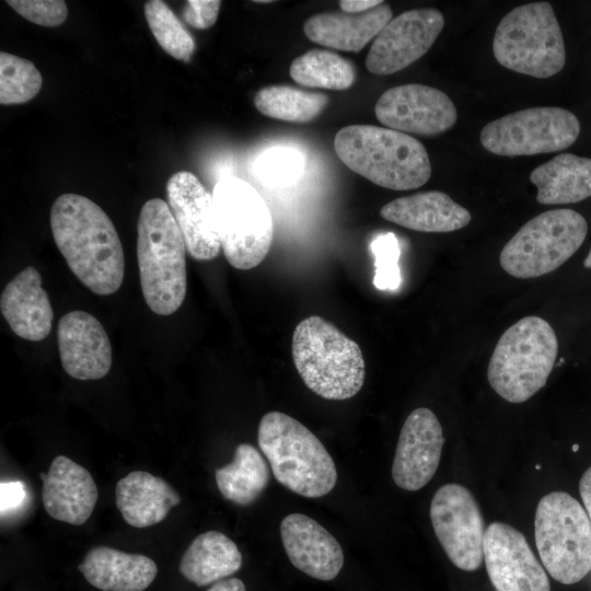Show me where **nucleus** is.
Returning a JSON list of instances; mask_svg holds the SVG:
<instances>
[{
  "mask_svg": "<svg viewBox=\"0 0 591 591\" xmlns=\"http://www.w3.org/2000/svg\"><path fill=\"white\" fill-rule=\"evenodd\" d=\"M55 243L74 276L92 292H116L125 276L124 248L106 212L88 197L62 194L50 209Z\"/></svg>",
  "mask_w": 591,
  "mask_h": 591,
  "instance_id": "nucleus-1",
  "label": "nucleus"
},
{
  "mask_svg": "<svg viewBox=\"0 0 591 591\" xmlns=\"http://www.w3.org/2000/svg\"><path fill=\"white\" fill-rule=\"evenodd\" d=\"M186 243L169 205L147 200L137 223V260L143 299L159 315L182 305L187 289Z\"/></svg>",
  "mask_w": 591,
  "mask_h": 591,
  "instance_id": "nucleus-2",
  "label": "nucleus"
},
{
  "mask_svg": "<svg viewBox=\"0 0 591 591\" xmlns=\"http://www.w3.org/2000/svg\"><path fill=\"white\" fill-rule=\"evenodd\" d=\"M334 149L341 162L378 186L415 189L431 175L424 144L407 134L373 126L350 125L338 130Z\"/></svg>",
  "mask_w": 591,
  "mask_h": 591,
  "instance_id": "nucleus-3",
  "label": "nucleus"
},
{
  "mask_svg": "<svg viewBox=\"0 0 591 591\" xmlns=\"http://www.w3.org/2000/svg\"><path fill=\"white\" fill-rule=\"evenodd\" d=\"M292 359L304 384L332 401L355 396L362 387L366 363L359 345L318 315L302 320L292 336Z\"/></svg>",
  "mask_w": 591,
  "mask_h": 591,
  "instance_id": "nucleus-4",
  "label": "nucleus"
},
{
  "mask_svg": "<svg viewBox=\"0 0 591 591\" xmlns=\"http://www.w3.org/2000/svg\"><path fill=\"white\" fill-rule=\"evenodd\" d=\"M257 442L277 482L291 491L318 498L337 482L336 465L320 441L304 425L281 412L265 414Z\"/></svg>",
  "mask_w": 591,
  "mask_h": 591,
  "instance_id": "nucleus-5",
  "label": "nucleus"
},
{
  "mask_svg": "<svg viewBox=\"0 0 591 591\" xmlns=\"http://www.w3.org/2000/svg\"><path fill=\"white\" fill-rule=\"evenodd\" d=\"M557 354L558 340L551 324L525 316L498 339L488 363V382L507 402L523 403L545 386Z\"/></svg>",
  "mask_w": 591,
  "mask_h": 591,
  "instance_id": "nucleus-6",
  "label": "nucleus"
},
{
  "mask_svg": "<svg viewBox=\"0 0 591 591\" xmlns=\"http://www.w3.org/2000/svg\"><path fill=\"white\" fill-rule=\"evenodd\" d=\"M496 60L534 78H549L566 62L564 37L549 2L519 5L499 22L493 40Z\"/></svg>",
  "mask_w": 591,
  "mask_h": 591,
  "instance_id": "nucleus-7",
  "label": "nucleus"
},
{
  "mask_svg": "<svg viewBox=\"0 0 591 591\" xmlns=\"http://www.w3.org/2000/svg\"><path fill=\"white\" fill-rule=\"evenodd\" d=\"M212 200L227 260L236 269L255 268L273 243L274 225L267 202L254 186L235 176L216 183Z\"/></svg>",
  "mask_w": 591,
  "mask_h": 591,
  "instance_id": "nucleus-8",
  "label": "nucleus"
},
{
  "mask_svg": "<svg viewBox=\"0 0 591 591\" xmlns=\"http://www.w3.org/2000/svg\"><path fill=\"white\" fill-rule=\"evenodd\" d=\"M535 544L553 579L572 584L591 570V524L584 508L565 491H552L537 503Z\"/></svg>",
  "mask_w": 591,
  "mask_h": 591,
  "instance_id": "nucleus-9",
  "label": "nucleus"
},
{
  "mask_svg": "<svg viewBox=\"0 0 591 591\" xmlns=\"http://www.w3.org/2000/svg\"><path fill=\"white\" fill-rule=\"evenodd\" d=\"M586 219L572 209H553L524 223L499 255L501 268L515 278H536L559 268L582 245Z\"/></svg>",
  "mask_w": 591,
  "mask_h": 591,
  "instance_id": "nucleus-10",
  "label": "nucleus"
},
{
  "mask_svg": "<svg viewBox=\"0 0 591 591\" xmlns=\"http://www.w3.org/2000/svg\"><path fill=\"white\" fill-rule=\"evenodd\" d=\"M580 123L570 111L532 107L497 118L480 131V143L501 157L534 155L567 149L578 138Z\"/></svg>",
  "mask_w": 591,
  "mask_h": 591,
  "instance_id": "nucleus-11",
  "label": "nucleus"
},
{
  "mask_svg": "<svg viewBox=\"0 0 591 591\" xmlns=\"http://www.w3.org/2000/svg\"><path fill=\"white\" fill-rule=\"evenodd\" d=\"M430 520L451 563L465 571L477 570L484 560V520L472 493L460 484H445L433 495Z\"/></svg>",
  "mask_w": 591,
  "mask_h": 591,
  "instance_id": "nucleus-12",
  "label": "nucleus"
},
{
  "mask_svg": "<svg viewBox=\"0 0 591 591\" xmlns=\"http://www.w3.org/2000/svg\"><path fill=\"white\" fill-rule=\"evenodd\" d=\"M444 26L443 14L432 8L415 9L392 19L373 39L367 69L379 76L410 66L432 46Z\"/></svg>",
  "mask_w": 591,
  "mask_h": 591,
  "instance_id": "nucleus-13",
  "label": "nucleus"
},
{
  "mask_svg": "<svg viewBox=\"0 0 591 591\" xmlns=\"http://www.w3.org/2000/svg\"><path fill=\"white\" fill-rule=\"evenodd\" d=\"M374 113L390 129L422 136L444 132L457 119L454 103L444 92L419 83L386 90L378 100Z\"/></svg>",
  "mask_w": 591,
  "mask_h": 591,
  "instance_id": "nucleus-14",
  "label": "nucleus"
},
{
  "mask_svg": "<svg viewBox=\"0 0 591 591\" xmlns=\"http://www.w3.org/2000/svg\"><path fill=\"white\" fill-rule=\"evenodd\" d=\"M484 560L496 591H551L549 580L524 535L491 522L484 535Z\"/></svg>",
  "mask_w": 591,
  "mask_h": 591,
  "instance_id": "nucleus-15",
  "label": "nucleus"
},
{
  "mask_svg": "<svg viewBox=\"0 0 591 591\" xmlns=\"http://www.w3.org/2000/svg\"><path fill=\"white\" fill-rule=\"evenodd\" d=\"M167 205L196 260H211L221 250L212 194L188 171L174 173L166 184Z\"/></svg>",
  "mask_w": 591,
  "mask_h": 591,
  "instance_id": "nucleus-16",
  "label": "nucleus"
},
{
  "mask_svg": "<svg viewBox=\"0 0 591 591\" xmlns=\"http://www.w3.org/2000/svg\"><path fill=\"white\" fill-rule=\"evenodd\" d=\"M443 430L432 410L419 407L406 418L392 465L394 483L402 489H421L439 466Z\"/></svg>",
  "mask_w": 591,
  "mask_h": 591,
  "instance_id": "nucleus-17",
  "label": "nucleus"
},
{
  "mask_svg": "<svg viewBox=\"0 0 591 591\" xmlns=\"http://www.w3.org/2000/svg\"><path fill=\"white\" fill-rule=\"evenodd\" d=\"M57 343L61 366L71 378L99 380L109 372V337L92 314L71 311L62 315L58 322Z\"/></svg>",
  "mask_w": 591,
  "mask_h": 591,
  "instance_id": "nucleus-18",
  "label": "nucleus"
},
{
  "mask_svg": "<svg viewBox=\"0 0 591 591\" xmlns=\"http://www.w3.org/2000/svg\"><path fill=\"white\" fill-rule=\"evenodd\" d=\"M281 541L291 564L308 576L331 581L340 572L344 552L338 541L312 518L291 513L280 523Z\"/></svg>",
  "mask_w": 591,
  "mask_h": 591,
  "instance_id": "nucleus-19",
  "label": "nucleus"
},
{
  "mask_svg": "<svg viewBox=\"0 0 591 591\" xmlns=\"http://www.w3.org/2000/svg\"><path fill=\"white\" fill-rule=\"evenodd\" d=\"M42 500L53 519L81 525L91 517L99 498L90 472L66 455H57L47 473L42 472Z\"/></svg>",
  "mask_w": 591,
  "mask_h": 591,
  "instance_id": "nucleus-20",
  "label": "nucleus"
},
{
  "mask_svg": "<svg viewBox=\"0 0 591 591\" xmlns=\"http://www.w3.org/2000/svg\"><path fill=\"white\" fill-rule=\"evenodd\" d=\"M0 309L12 332L19 337L39 341L51 331L54 311L42 287L38 270L28 266L4 287Z\"/></svg>",
  "mask_w": 591,
  "mask_h": 591,
  "instance_id": "nucleus-21",
  "label": "nucleus"
},
{
  "mask_svg": "<svg viewBox=\"0 0 591 591\" xmlns=\"http://www.w3.org/2000/svg\"><path fill=\"white\" fill-rule=\"evenodd\" d=\"M383 219L419 232L444 233L466 227L472 216L439 190L396 198L380 209Z\"/></svg>",
  "mask_w": 591,
  "mask_h": 591,
  "instance_id": "nucleus-22",
  "label": "nucleus"
},
{
  "mask_svg": "<svg viewBox=\"0 0 591 591\" xmlns=\"http://www.w3.org/2000/svg\"><path fill=\"white\" fill-rule=\"evenodd\" d=\"M392 9L382 3L369 11L350 14L324 12L304 23L306 37L318 45L344 51H360L392 20Z\"/></svg>",
  "mask_w": 591,
  "mask_h": 591,
  "instance_id": "nucleus-23",
  "label": "nucleus"
},
{
  "mask_svg": "<svg viewBox=\"0 0 591 591\" xmlns=\"http://www.w3.org/2000/svg\"><path fill=\"white\" fill-rule=\"evenodd\" d=\"M78 569L91 586L102 591H143L158 573L150 557L108 546L91 548Z\"/></svg>",
  "mask_w": 591,
  "mask_h": 591,
  "instance_id": "nucleus-24",
  "label": "nucleus"
},
{
  "mask_svg": "<svg viewBox=\"0 0 591 591\" xmlns=\"http://www.w3.org/2000/svg\"><path fill=\"white\" fill-rule=\"evenodd\" d=\"M115 499L126 523L139 529L158 524L181 502L165 479L144 471H134L120 478Z\"/></svg>",
  "mask_w": 591,
  "mask_h": 591,
  "instance_id": "nucleus-25",
  "label": "nucleus"
},
{
  "mask_svg": "<svg viewBox=\"0 0 591 591\" xmlns=\"http://www.w3.org/2000/svg\"><path fill=\"white\" fill-rule=\"evenodd\" d=\"M530 181L542 205L579 202L591 197V159L561 153L535 167Z\"/></svg>",
  "mask_w": 591,
  "mask_h": 591,
  "instance_id": "nucleus-26",
  "label": "nucleus"
},
{
  "mask_svg": "<svg viewBox=\"0 0 591 591\" xmlns=\"http://www.w3.org/2000/svg\"><path fill=\"white\" fill-rule=\"evenodd\" d=\"M242 554L236 544L218 531L199 534L179 563V572L198 587L208 586L236 572Z\"/></svg>",
  "mask_w": 591,
  "mask_h": 591,
  "instance_id": "nucleus-27",
  "label": "nucleus"
},
{
  "mask_svg": "<svg viewBox=\"0 0 591 591\" xmlns=\"http://www.w3.org/2000/svg\"><path fill=\"white\" fill-rule=\"evenodd\" d=\"M215 476L222 497L241 506L257 500L269 483V472L264 457L248 443L239 444L233 461L217 468Z\"/></svg>",
  "mask_w": 591,
  "mask_h": 591,
  "instance_id": "nucleus-28",
  "label": "nucleus"
},
{
  "mask_svg": "<svg viewBox=\"0 0 591 591\" xmlns=\"http://www.w3.org/2000/svg\"><path fill=\"white\" fill-rule=\"evenodd\" d=\"M290 77L309 88L346 90L356 79L354 65L346 58L325 49H312L296 58Z\"/></svg>",
  "mask_w": 591,
  "mask_h": 591,
  "instance_id": "nucleus-29",
  "label": "nucleus"
},
{
  "mask_svg": "<svg viewBox=\"0 0 591 591\" xmlns=\"http://www.w3.org/2000/svg\"><path fill=\"white\" fill-rule=\"evenodd\" d=\"M327 103L325 94L288 85H269L254 96L255 107L263 115L294 123L311 121L323 112Z\"/></svg>",
  "mask_w": 591,
  "mask_h": 591,
  "instance_id": "nucleus-30",
  "label": "nucleus"
},
{
  "mask_svg": "<svg viewBox=\"0 0 591 591\" xmlns=\"http://www.w3.org/2000/svg\"><path fill=\"white\" fill-rule=\"evenodd\" d=\"M144 16L162 49L173 58L188 62L196 44L170 7L161 0H149L144 3Z\"/></svg>",
  "mask_w": 591,
  "mask_h": 591,
  "instance_id": "nucleus-31",
  "label": "nucleus"
},
{
  "mask_svg": "<svg viewBox=\"0 0 591 591\" xmlns=\"http://www.w3.org/2000/svg\"><path fill=\"white\" fill-rule=\"evenodd\" d=\"M42 84V74L31 60L3 50L0 53L1 105L27 103L38 94Z\"/></svg>",
  "mask_w": 591,
  "mask_h": 591,
  "instance_id": "nucleus-32",
  "label": "nucleus"
},
{
  "mask_svg": "<svg viewBox=\"0 0 591 591\" xmlns=\"http://www.w3.org/2000/svg\"><path fill=\"white\" fill-rule=\"evenodd\" d=\"M303 162L302 154L296 150L288 148L269 150L257 160L256 174L269 185H290L301 175Z\"/></svg>",
  "mask_w": 591,
  "mask_h": 591,
  "instance_id": "nucleus-33",
  "label": "nucleus"
},
{
  "mask_svg": "<svg viewBox=\"0 0 591 591\" xmlns=\"http://www.w3.org/2000/svg\"><path fill=\"white\" fill-rule=\"evenodd\" d=\"M374 255L373 283L379 290H395L401 285L399 245L393 233L378 235L371 243Z\"/></svg>",
  "mask_w": 591,
  "mask_h": 591,
  "instance_id": "nucleus-34",
  "label": "nucleus"
},
{
  "mask_svg": "<svg viewBox=\"0 0 591 591\" xmlns=\"http://www.w3.org/2000/svg\"><path fill=\"white\" fill-rule=\"evenodd\" d=\"M5 3L27 21L45 27L59 26L68 16L62 0H7Z\"/></svg>",
  "mask_w": 591,
  "mask_h": 591,
  "instance_id": "nucleus-35",
  "label": "nucleus"
},
{
  "mask_svg": "<svg viewBox=\"0 0 591 591\" xmlns=\"http://www.w3.org/2000/svg\"><path fill=\"white\" fill-rule=\"evenodd\" d=\"M220 7L219 0H188L183 11V19L192 27L205 30L216 23Z\"/></svg>",
  "mask_w": 591,
  "mask_h": 591,
  "instance_id": "nucleus-36",
  "label": "nucleus"
},
{
  "mask_svg": "<svg viewBox=\"0 0 591 591\" xmlns=\"http://www.w3.org/2000/svg\"><path fill=\"white\" fill-rule=\"evenodd\" d=\"M26 497L24 484L20 480L1 482L0 509L1 515L21 507Z\"/></svg>",
  "mask_w": 591,
  "mask_h": 591,
  "instance_id": "nucleus-37",
  "label": "nucleus"
},
{
  "mask_svg": "<svg viewBox=\"0 0 591 591\" xmlns=\"http://www.w3.org/2000/svg\"><path fill=\"white\" fill-rule=\"evenodd\" d=\"M382 3L381 0H341L339 7L346 13L357 14L369 11Z\"/></svg>",
  "mask_w": 591,
  "mask_h": 591,
  "instance_id": "nucleus-38",
  "label": "nucleus"
},
{
  "mask_svg": "<svg viewBox=\"0 0 591 591\" xmlns=\"http://www.w3.org/2000/svg\"><path fill=\"white\" fill-rule=\"evenodd\" d=\"M579 491L591 524V466L583 473L579 483Z\"/></svg>",
  "mask_w": 591,
  "mask_h": 591,
  "instance_id": "nucleus-39",
  "label": "nucleus"
},
{
  "mask_svg": "<svg viewBox=\"0 0 591 591\" xmlns=\"http://www.w3.org/2000/svg\"><path fill=\"white\" fill-rule=\"evenodd\" d=\"M207 591H246V589L239 578H228L215 582Z\"/></svg>",
  "mask_w": 591,
  "mask_h": 591,
  "instance_id": "nucleus-40",
  "label": "nucleus"
},
{
  "mask_svg": "<svg viewBox=\"0 0 591 591\" xmlns=\"http://www.w3.org/2000/svg\"><path fill=\"white\" fill-rule=\"evenodd\" d=\"M583 265L587 268H591V248H590L589 254L587 255V257H586V259L583 262Z\"/></svg>",
  "mask_w": 591,
  "mask_h": 591,
  "instance_id": "nucleus-41",
  "label": "nucleus"
},
{
  "mask_svg": "<svg viewBox=\"0 0 591 591\" xmlns=\"http://www.w3.org/2000/svg\"><path fill=\"white\" fill-rule=\"evenodd\" d=\"M255 2H258V3H267V2H270L269 0H257Z\"/></svg>",
  "mask_w": 591,
  "mask_h": 591,
  "instance_id": "nucleus-42",
  "label": "nucleus"
},
{
  "mask_svg": "<svg viewBox=\"0 0 591 591\" xmlns=\"http://www.w3.org/2000/svg\"><path fill=\"white\" fill-rule=\"evenodd\" d=\"M578 449H579V445H578V444H573L572 451H577Z\"/></svg>",
  "mask_w": 591,
  "mask_h": 591,
  "instance_id": "nucleus-43",
  "label": "nucleus"
},
{
  "mask_svg": "<svg viewBox=\"0 0 591 591\" xmlns=\"http://www.w3.org/2000/svg\"><path fill=\"white\" fill-rule=\"evenodd\" d=\"M535 467H536L537 470H540V468H541V465H540V464H537V465H536Z\"/></svg>",
  "mask_w": 591,
  "mask_h": 591,
  "instance_id": "nucleus-44",
  "label": "nucleus"
}]
</instances>
